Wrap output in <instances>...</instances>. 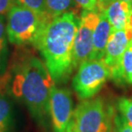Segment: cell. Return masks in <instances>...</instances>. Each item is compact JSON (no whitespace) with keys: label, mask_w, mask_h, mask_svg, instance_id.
I'll use <instances>...</instances> for the list:
<instances>
[{"label":"cell","mask_w":132,"mask_h":132,"mask_svg":"<svg viewBox=\"0 0 132 132\" xmlns=\"http://www.w3.org/2000/svg\"><path fill=\"white\" fill-rule=\"evenodd\" d=\"M56 85L44 61L35 56L23 57L13 66L10 92L27 107L36 123L46 129L50 119L51 90Z\"/></svg>","instance_id":"obj_1"},{"label":"cell","mask_w":132,"mask_h":132,"mask_svg":"<svg viewBox=\"0 0 132 132\" xmlns=\"http://www.w3.org/2000/svg\"><path fill=\"white\" fill-rule=\"evenodd\" d=\"M79 17L67 12L46 23L34 45L40 52L44 63L55 83L66 82L74 70V39Z\"/></svg>","instance_id":"obj_2"},{"label":"cell","mask_w":132,"mask_h":132,"mask_svg":"<svg viewBox=\"0 0 132 132\" xmlns=\"http://www.w3.org/2000/svg\"><path fill=\"white\" fill-rule=\"evenodd\" d=\"M50 20L29 9L14 4L7 15L8 40L15 46H34Z\"/></svg>","instance_id":"obj_3"},{"label":"cell","mask_w":132,"mask_h":132,"mask_svg":"<svg viewBox=\"0 0 132 132\" xmlns=\"http://www.w3.org/2000/svg\"><path fill=\"white\" fill-rule=\"evenodd\" d=\"M114 112L103 99L82 100L73 112L72 126L75 132H112Z\"/></svg>","instance_id":"obj_4"},{"label":"cell","mask_w":132,"mask_h":132,"mask_svg":"<svg viewBox=\"0 0 132 132\" xmlns=\"http://www.w3.org/2000/svg\"><path fill=\"white\" fill-rule=\"evenodd\" d=\"M77 69L72 87L79 99L83 100L96 95L111 78V70L103 60H88Z\"/></svg>","instance_id":"obj_5"},{"label":"cell","mask_w":132,"mask_h":132,"mask_svg":"<svg viewBox=\"0 0 132 132\" xmlns=\"http://www.w3.org/2000/svg\"><path fill=\"white\" fill-rule=\"evenodd\" d=\"M100 13L83 10L79 17L77 31L74 39L73 64L76 69L83 62L90 60L93 50V36L99 22Z\"/></svg>","instance_id":"obj_6"},{"label":"cell","mask_w":132,"mask_h":132,"mask_svg":"<svg viewBox=\"0 0 132 132\" xmlns=\"http://www.w3.org/2000/svg\"><path fill=\"white\" fill-rule=\"evenodd\" d=\"M50 119L52 132H67L73 118V100L70 91L55 85L49 101Z\"/></svg>","instance_id":"obj_7"},{"label":"cell","mask_w":132,"mask_h":132,"mask_svg":"<svg viewBox=\"0 0 132 132\" xmlns=\"http://www.w3.org/2000/svg\"><path fill=\"white\" fill-rule=\"evenodd\" d=\"M132 39V28L127 25L120 30H112L105 47L103 61L111 70V78L120 81V63L123 52Z\"/></svg>","instance_id":"obj_8"},{"label":"cell","mask_w":132,"mask_h":132,"mask_svg":"<svg viewBox=\"0 0 132 132\" xmlns=\"http://www.w3.org/2000/svg\"><path fill=\"white\" fill-rule=\"evenodd\" d=\"M97 11L105 15L112 30H120L128 25L131 8L122 0H99Z\"/></svg>","instance_id":"obj_9"},{"label":"cell","mask_w":132,"mask_h":132,"mask_svg":"<svg viewBox=\"0 0 132 132\" xmlns=\"http://www.w3.org/2000/svg\"><path fill=\"white\" fill-rule=\"evenodd\" d=\"M100 13L99 22L95 27L93 36V50L90 60H103L106 44L112 31L111 23L102 12Z\"/></svg>","instance_id":"obj_10"},{"label":"cell","mask_w":132,"mask_h":132,"mask_svg":"<svg viewBox=\"0 0 132 132\" xmlns=\"http://www.w3.org/2000/svg\"><path fill=\"white\" fill-rule=\"evenodd\" d=\"M14 128V110L11 100L0 92V132H12Z\"/></svg>","instance_id":"obj_11"},{"label":"cell","mask_w":132,"mask_h":132,"mask_svg":"<svg viewBox=\"0 0 132 132\" xmlns=\"http://www.w3.org/2000/svg\"><path fill=\"white\" fill-rule=\"evenodd\" d=\"M47 14L52 19L67 12L76 13L77 4L75 0H46Z\"/></svg>","instance_id":"obj_12"},{"label":"cell","mask_w":132,"mask_h":132,"mask_svg":"<svg viewBox=\"0 0 132 132\" xmlns=\"http://www.w3.org/2000/svg\"><path fill=\"white\" fill-rule=\"evenodd\" d=\"M5 15H0V76L6 73L9 64V47Z\"/></svg>","instance_id":"obj_13"},{"label":"cell","mask_w":132,"mask_h":132,"mask_svg":"<svg viewBox=\"0 0 132 132\" xmlns=\"http://www.w3.org/2000/svg\"><path fill=\"white\" fill-rule=\"evenodd\" d=\"M132 85V39L123 52L120 63V81Z\"/></svg>","instance_id":"obj_14"},{"label":"cell","mask_w":132,"mask_h":132,"mask_svg":"<svg viewBox=\"0 0 132 132\" xmlns=\"http://www.w3.org/2000/svg\"><path fill=\"white\" fill-rule=\"evenodd\" d=\"M14 4L27 8L40 15L51 19L47 14L46 0H14Z\"/></svg>","instance_id":"obj_15"},{"label":"cell","mask_w":132,"mask_h":132,"mask_svg":"<svg viewBox=\"0 0 132 132\" xmlns=\"http://www.w3.org/2000/svg\"><path fill=\"white\" fill-rule=\"evenodd\" d=\"M117 107L118 112L125 118L128 123L132 126V98L123 97L118 100Z\"/></svg>","instance_id":"obj_16"},{"label":"cell","mask_w":132,"mask_h":132,"mask_svg":"<svg viewBox=\"0 0 132 132\" xmlns=\"http://www.w3.org/2000/svg\"><path fill=\"white\" fill-rule=\"evenodd\" d=\"M113 129L115 132H132V126L119 112L113 116Z\"/></svg>","instance_id":"obj_17"},{"label":"cell","mask_w":132,"mask_h":132,"mask_svg":"<svg viewBox=\"0 0 132 132\" xmlns=\"http://www.w3.org/2000/svg\"><path fill=\"white\" fill-rule=\"evenodd\" d=\"M99 0H75L79 7L86 10H94L97 11Z\"/></svg>","instance_id":"obj_18"},{"label":"cell","mask_w":132,"mask_h":132,"mask_svg":"<svg viewBox=\"0 0 132 132\" xmlns=\"http://www.w3.org/2000/svg\"><path fill=\"white\" fill-rule=\"evenodd\" d=\"M14 5V0H0V15H4Z\"/></svg>","instance_id":"obj_19"},{"label":"cell","mask_w":132,"mask_h":132,"mask_svg":"<svg viewBox=\"0 0 132 132\" xmlns=\"http://www.w3.org/2000/svg\"><path fill=\"white\" fill-rule=\"evenodd\" d=\"M128 25L132 28V10L130 13V15H129V20H128Z\"/></svg>","instance_id":"obj_20"},{"label":"cell","mask_w":132,"mask_h":132,"mask_svg":"<svg viewBox=\"0 0 132 132\" xmlns=\"http://www.w3.org/2000/svg\"><path fill=\"white\" fill-rule=\"evenodd\" d=\"M67 132H75V130H73V126H72V122H71V123H70V127H69V129H68V130H67Z\"/></svg>","instance_id":"obj_21"},{"label":"cell","mask_w":132,"mask_h":132,"mask_svg":"<svg viewBox=\"0 0 132 132\" xmlns=\"http://www.w3.org/2000/svg\"><path fill=\"white\" fill-rule=\"evenodd\" d=\"M122 1H125L127 3V4H129V5H130L131 10H132V0H122Z\"/></svg>","instance_id":"obj_22"}]
</instances>
